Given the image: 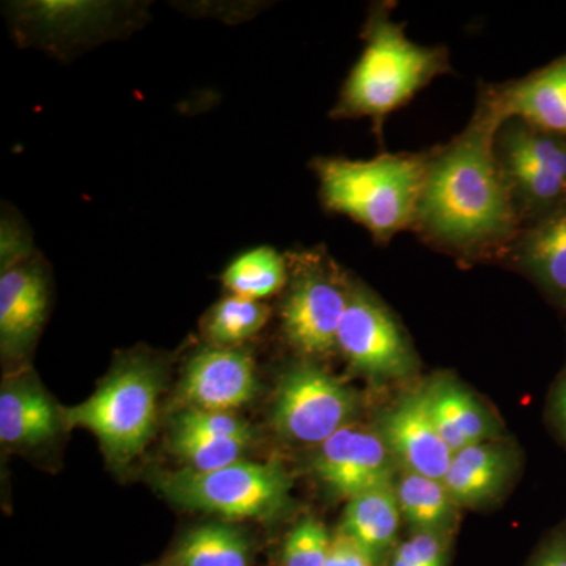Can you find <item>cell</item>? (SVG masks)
I'll use <instances>...</instances> for the list:
<instances>
[{"label": "cell", "mask_w": 566, "mask_h": 566, "mask_svg": "<svg viewBox=\"0 0 566 566\" xmlns=\"http://www.w3.org/2000/svg\"><path fill=\"white\" fill-rule=\"evenodd\" d=\"M249 444L248 439H212L175 431L170 449L188 469L210 472L241 461Z\"/></svg>", "instance_id": "obj_24"}, {"label": "cell", "mask_w": 566, "mask_h": 566, "mask_svg": "<svg viewBox=\"0 0 566 566\" xmlns=\"http://www.w3.org/2000/svg\"><path fill=\"white\" fill-rule=\"evenodd\" d=\"M289 277L285 259L271 248H256L243 253L222 275L223 285L249 300H264L281 292Z\"/></svg>", "instance_id": "obj_21"}, {"label": "cell", "mask_w": 566, "mask_h": 566, "mask_svg": "<svg viewBox=\"0 0 566 566\" xmlns=\"http://www.w3.org/2000/svg\"><path fill=\"white\" fill-rule=\"evenodd\" d=\"M365 48L335 104V118H370L376 133L392 112L406 106L441 74L449 73L446 46H423L406 36L390 9H371L364 29Z\"/></svg>", "instance_id": "obj_2"}, {"label": "cell", "mask_w": 566, "mask_h": 566, "mask_svg": "<svg viewBox=\"0 0 566 566\" xmlns=\"http://www.w3.org/2000/svg\"><path fill=\"white\" fill-rule=\"evenodd\" d=\"M427 394L436 427L453 453L483 444L493 434L494 423L485 409L461 387L439 382Z\"/></svg>", "instance_id": "obj_18"}, {"label": "cell", "mask_w": 566, "mask_h": 566, "mask_svg": "<svg viewBox=\"0 0 566 566\" xmlns=\"http://www.w3.org/2000/svg\"><path fill=\"white\" fill-rule=\"evenodd\" d=\"M156 486L185 509L227 520H270L289 504L292 483L279 464L241 460L210 472H161Z\"/></svg>", "instance_id": "obj_5"}, {"label": "cell", "mask_w": 566, "mask_h": 566, "mask_svg": "<svg viewBox=\"0 0 566 566\" xmlns=\"http://www.w3.org/2000/svg\"><path fill=\"white\" fill-rule=\"evenodd\" d=\"M175 560L178 566H248L249 546L237 528L205 524L181 539Z\"/></svg>", "instance_id": "obj_20"}, {"label": "cell", "mask_w": 566, "mask_h": 566, "mask_svg": "<svg viewBox=\"0 0 566 566\" xmlns=\"http://www.w3.org/2000/svg\"><path fill=\"white\" fill-rule=\"evenodd\" d=\"M493 148L521 230L566 203V137L509 118Z\"/></svg>", "instance_id": "obj_6"}, {"label": "cell", "mask_w": 566, "mask_h": 566, "mask_svg": "<svg viewBox=\"0 0 566 566\" xmlns=\"http://www.w3.org/2000/svg\"><path fill=\"white\" fill-rule=\"evenodd\" d=\"M354 412L352 390L314 365L294 367L279 382L274 424L292 441L323 444L348 427Z\"/></svg>", "instance_id": "obj_8"}, {"label": "cell", "mask_w": 566, "mask_h": 566, "mask_svg": "<svg viewBox=\"0 0 566 566\" xmlns=\"http://www.w3.org/2000/svg\"><path fill=\"white\" fill-rule=\"evenodd\" d=\"M256 392L255 365L248 353L211 346L193 354L185 368L178 398L188 409L230 412Z\"/></svg>", "instance_id": "obj_11"}, {"label": "cell", "mask_w": 566, "mask_h": 566, "mask_svg": "<svg viewBox=\"0 0 566 566\" xmlns=\"http://www.w3.org/2000/svg\"><path fill=\"white\" fill-rule=\"evenodd\" d=\"M400 504L392 486L370 491L349 501L342 534L365 547L371 556L392 545L400 526Z\"/></svg>", "instance_id": "obj_19"}, {"label": "cell", "mask_w": 566, "mask_h": 566, "mask_svg": "<svg viewBox=\"0 0 566 566\" xmlns=\"http://www.w3.org/2000/svg\"><path fill=\"white\" fill-rule=\"evenodd\" d=\"M62 416L32 381L6 382L0 392V439L3 444L36 446L59 433Z\"/></svg>", "instance_id": "obj_16"}, {"label": "cell", "mask_w": 566, "mask_h": 566, "mask_svg": "<svg viewBox=\"0 0 566 566\" xmlns=\"http://www.w3.org/2000/svg\"><path fill=\"white\" fill-rule=\"evenodd\" d=\"M337 349L356 370L374 378H403L416 367L415 353L394 316L360 289L349 294Z\"/></svg>", "instance_id": "obj_9"}, {"label": "cell", "mask_w": 566, "mask_h": 566, "mask_svg": "<svg viewBox=\"0 0 566 566\" xmlns=\"http://www.w3.org/2000/svg\"><path fill=\"white\" fill-rule=\"evenodd\" d=\"M398 557L419 566H444V549L434 534H420L400 546Z\"/></svg>", "instance_id": "obj_27"}, {"label": "cell", "mask_w": 566, "mask_h": 566, "mask_svg": "<svg viewBox=\"0 0 566 566\" xmlns=\"http://www.w3.org/2000/svg\"><path fill=\"white\" fill-rule=\"evenodd\" d=\"M479 99L486 104L499 126L509 118H521L566 137V54L521 80L483 85Z\"/></svg>", "instance_id": "obj_12"}, {"label": "cell", "mask_w": 566, "mask_h": 566, "mask_svg": "<svg viewBox=\"0 0 566 566\" xmlns=\"http://www.w3.org/2000/svg\"><path fill=\"white\" fill-rule=\"evenodd\" d=\"M499 123L482 99L463 132L431 150L412 230L461 260L504 255L521 232L494 156Z\"/></svg>", "instance_id": "obj_1"}, {"label": "cell", "mask_w": 566, "mask_h": 566, "mask_svg": "<svg viewBox=\"0 0 566 566\" xmlns=\"http://www.w3.org/2000/svg\"><path fill=\"white\" fill-rule=\"evenodd\" d=\"M510 474V460L499 446L475 444L453 455L442 480L457 504L475 505L493 497Z\"/></svg>", "instance_id": "obj_17"}, {"label": "cell", "mask_w": 566, "mask_h": 566, "mask_svg": "<svg viewBox=\"0 0 566 566\" xmlns=\"http://www.w3.org/2000/svg\"><path fill=\"white\" fill-rule=\"evenodd\" d=\"M177 433L202 436L212 439H248L252 441V430L248 422L230 412L200 411L186 409L175 424Z\"/></svg>", "instance_id": "obj_26"}, {"label": "cell", "mask_w": 566, "mask_h": 566, "mask_svg": "<svg viewBox=\"0 0 566 566\" xmlns=\"http://www.w3.org/2000/svg\"><path fill=\"white\" fill-rule=\"evenodd\" d=\"M394 566H419V565L412 564V562L405 560V558L395 556Z\"/></svg>", "instance_id": "obj_31"}, {"label": "cell", "mask_w": 566, "mask_h": 566, "mask_svg": "<svg viewBox=\"0 0 566 566\" xmlns=\"http://www.w3.org/2000/svg\"><path fill=\"white\" fill-rule=\"evenodd\" d=\"M431 151L385 153L368 161L314 163L324 207L365 227L376 243L412 230Z\"/></svg>", "instance_id": "obj_3"}, {"label": "cell", "mask_w": 566, "mask_h": 566, "mask_svg": "<svg viewBox=\"0 0 566 566\" xmlns=\"http://www.w3.org/2000/svg\"><path fill=\"white\" fill-rule=\"evenodd\" d=\"M558 412H560L562 423L566 428V379L564 386H562L560 394H558Z\"/></svg>", "instance_id": "obj_30"}, {"label": "cell", "mask_w": 566, "mask_h": 566, "mask_svg": "<svg viewBox=\"0 0 566 566\" xmlns=\"http://www.w3.org/2000/svg\"><path fill=\"white\" fill-rule=\"evenodd\" d=\"M501 259L566 305V203L524 227Z\"/></svg>", "instance_id": "obj_15"}, {"label": "cell", "mask_w": 566, "mask_h": 566, "mask_svg": "<svg viewBox=\"0 0 566 566\" xmlns=\"http://www.w3.org/2000/svg\"><path fill=\"white\" fill-rule=\"evenodd\" d=\"M296 274L282 307L286 338L305 356H324L337 348L338 331L352 290L322 253L296 256Z\"/></svg>", "instance_id": "obj_7"}, {"label": "cell", "mask_w": 566, "mask_h": 566, "mask_svg": "<svg viewBox=\"0 0 566 566\" xmlns=\"http://www.w3.org/2000/svg\"><path fill=\"white\" fill-rule=\"evenodd\" d=\"M158 371L145 360L123 364L84 403L63 409V423L91 430L115 463H128L150 441L158 411Z\"/></svg>", "instance_id": "obj_4"}, {"label": "cell", "mask_w": 566, "mask_h": 566, "mask_svg": "<svg viewBox=\"0 0 566 566\" xmlns=\"http://www.w3.org/2000/svg\"><path fill=\"white\" fill-rule=\"evenodd\" d=\"M374 556L359 543L340 534L331 543L326 566H371Z\"/></svg>", "instance_id": "obj_28"}, {"label": "cell", "mask_w": 566, "mask_h": 566, "mask_svg": "<svg viewBox=\"0 0 566 566\" xmlns=\"http://www.w3.org/2000/svg\"><path fill=\"white\" fill-rule=\"evenodd\" d=\"M46 274L39 263L3 268L0 277V340L3 353H20L31 346L46 316Z\"/></svg>", "instance_id": "obj_14"}, {"label": "cell", "mask_w": 566, "mask_h": 566, "mask_svg": "<svg viewBox=\"0 0 566 566\" xmlns=\"http://www.w3.org/2000/svg\"><path fill=\"white\" fill-rule=\"evenodd\" d=\"M535 566H566V546H556L546 551Z\"/></svg>", "instance_id": "obj_29"}, {"label": "cell", "mask_w": 566, "mask_h": 566, "mask_svg": "<svg viewBox=\"0 0 566 566\" xmlns=\"http://www.w3.org/2000/svg\"><path fill=\"white\" fill-rule=\"evenodd\" d=\"M382 434L408 472L439 482L446 479L455 453L436 427L427 392L409 395L395 406L382 422Z\"/></svg>", "instance_id": "obj_13"}, {"label": "cell", "mask_w": 566, "mask_h": 566, "mask_svg": "<svg viewBox=\"0 0 566 566\" xmlns=\"http://www.w3.org/2000/svg\"><path fill=\"white\" fill-rule=\"evenodd\" d=\"M315 469L326 485L352 501L392 486L394 455L374 431L345 427L323 442Z\"/></svg>", "instance_id": "obj_10"}, {"label": "cell", "mask_w": 566, "mask_h": 566, "mask_svg": "<svg viewBox=\"0 0 566 566\" xmlns=\"http://www.w3.org/2000/svg\"><path fill=\"white\" fill-rule=\"evenodd\" d=\"M268 315L270 311L260 301L232 294L208 314V338L214 346L233 348L259 333L266 324Z\"/></svg>", "instance_id": "obj_23"}, {"label": "cell", "mask_w": 566, "mask_h": 566, "mask_svg": "<svg viewBox=\"0 0 566 566\" xmlns=\"http://www.w3.org/2000/svg\"><path fill=\"white\" fill-rule=\"evenodd\" d=\"M397 495L406 520L423 534H434L449 524L453 499L439 480L408 472Z\"/></svg>", "instance_id": "obj_22"}, {"label": "cell", "mask_w": 566, "mask_h": 566, "mask_svg": "<svg viewBox=\"0 0 566 566\" xmlns=\"http://www.w3.org/2000/svg\"><path fill=\"white\" fill-rule=\"evenodd\" d=\"M331 539L322 523L307 517L289 535L283 549L285 566H326Z\"/></svg>", "instance_id": "obj_25"}]
</instances>
